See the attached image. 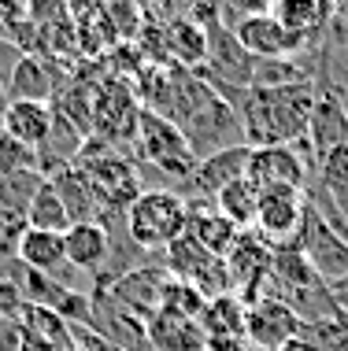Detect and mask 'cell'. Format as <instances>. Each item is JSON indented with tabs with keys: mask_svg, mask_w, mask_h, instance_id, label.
Here are the masks:
<instances>
[{
	"mask_svg": "<svg viewBox=\"0 0 348 351\" xmlns=\"http://www.w3.org/2000/svg\"><path fill=\"white\" fill-rule=\"evenodd\" d=\"M41 185H45L41 170H26V174L8 178V182H0V207L12 218H19V222H26V211H30V204H34Z\"/></svg>",
	"mask_w": 348,
	"mask_h": 351,
	"instance_id": "cell-27",
	"label": "cell"
},
{
	"mask_svg": "<svg viewBox=\"0 0 348 351\" xmlns=\"http://www.w3.org/2000/svg\"><path fill=\"white\" fill-rule=\"evenodd\" d=\"M244 318H248V307L237 292L219 300H208L200 315V329L208 340H244Z\"/></svg>",
	"mask_w": 348,
	"mask_h": 351,
	"instance_id": "cell-22",
	"label": "cell"
},
{
	"mask_svg": "<svg viewBox=\"0 0 348 351\" xmlns=\"http://www.w3.org/2000/svg\"><path fill=\"white\" fill-rule=\"evenodd\" d=\"M215 207H219V215H227L233 226L244 233L256 226V211H259V189L248 182V178H241V182L227 185L219 196H215Z\"/></svg>",
	"mask_w": 348,
	"mask_h": 351,
	"instance_id": "cell-25",
	"label": "cell"
},
{
	"mask_svg": "<svg viewBox=\"0 0 348 351\" xmlns=\"http://www.w3.org/2000/svg\"><path fill=\"white\" fill-rule=\"evenodd\" d=\"M26 170H41L37 167V152L19 145L15 137H8L4 130H0V182H8V178H15V174H26Z\"/></svg>",
	"mask_w": 348,
	"mask_h": 351,
	"instance_id": "cell-28",
	"label": "cell"
},
{
	"mask_svg": "<svg viewBox=\"0 0 348 351\" xmlns=\"http://www.w3.org/2000/svg\"><path fill=\"white\" fill-rule=\"evenodd\" d=\"M286 351H315L312 344H308V340H297V344H289Z\"/></svg>",
	"mask_w": 348,
	"mask_h": 351,
	"instance_id": "cell-32",
	"label": "cell"
},
{
	"mask_svg": "<svg viewBox=\"0 0 348 351\" xmlns=\"http://www.w3.org/2000/svg\"><path fill=\"white\" fill-rule=\"evenodd\" d=\"M52 104H30V100H12L8 104V115H4V134L8 137H15L19 145H26V148H41L45 141H49L52 134Z\"/></svg>",
	"mask_w": 348,
	"mask_h": 351,
	"instance_id": "cell-21",
	"label": "cell"
},
{
	"mask_svg": "<svg viewBox=\"0 0 348 351\" xmlns=\"http://www.w3.org/2000/svg\"><path fill=\"white\" fill-rule=\"evenodd\" d=\"M308 200L297 189H275V193H259V211H256V237L270 252L297 248L300 226H304Z\"/></svg>",
	"mask_w": 348,
	"mask_h": 351,
	"instance_id": "cell-7",
	"label": "cell"
},
{
	"mask_svg": "<svg viewBox=\"0 0 348 351\" xmlns=\"http://www.w3.org/2000/svg\"><path fill=\"white\" fill-rule=\"evenodd\" d=\"M222 100L237 111L241 134L248 148H275L300 145L308 137V122L318 97L315 82H289V85H252V89H230L211 85Z\"/></svg>",
	"mask_w": 348,
	"mask_h": 351,
	"instance_id": "cell-1",
	"label": "cell"
},
{
	"mask_svg": "<svg viewBox=\"0 0 348 351\" xmlns=\"http://www.w3.org/2000/svg\"><path fill=\"white\" fill-rule=\"evenodd\" d=\"M248 152H252L248 145H233V148H222V152H215V156L200 159L193 170V178H189V185H185V193H182V200H211L215 204V196H219L222 189L244 178Z\"/></svg>",
	"mask_w": 348,
	"mask_h": 351,
	"instance_id": "cell-14",
	"label": "cell"
},
{
	"mask_svg": "<svg viewBox=\"0 0 348 351\" xmlns=\"http://www.w3.org/2000/svg\"><path fill=\"white\" fill-rule=\"evenodd\" d=\"M26 348V329L19 318H0V351H23Z\"/></svg>",
	"mask_w": 348,
	"mask_h": 351,
	"instance_id": "cell-30",
	"label": "cell"
},
{
	"mask_svg": "<svg viewBox=\"0 0 348 351\" xmlns=\"http://www.w3.org/2000/svg\"><path fill=\"white\" fill-rule=\"evenodd\" d=\"M8 104H12V97H8V82H0V126H4V115H8Z\"/></svg>",
	"mask_w": 348,
	"mask_h": 351,
	"instance_id": "cell-31",
	"label": "cell"
},
{
	"mask_svg": "<svg viewBox=\"0 0 348 351\" xmlns=\"http://www.w3.org/2000/svg\"><path fill=\"white\" fill-rule=\"evenodd\" d=\"M208 37V56H204V71L200 78L208 85H230V89H252L256 82V60L241 49L237 34L222 23V12L215 23L204 26Z\"/></svg>",
	"mask_w": 348,
	"mask_h": 351,
	"instance_id": "cell-5",
	"label": "cell"
},
{
	"mask_svg": "<svg viewBox=\"0 0 348 351\" xmlns=\"http://www.w3.org/2000/svg\"><path fill=\"white\" fill-rule=\"evenodd\" d=\"M270 267H275V252L259 241L256 230H244L237 237V244L230 248V255H227V270H230L233 292L244 300V307H252V303L263 296Z\"/></svg>",
	"mask_w": 348,
	"mask_h": 351,
	"instance_id": "cell-10",
	"label": "cell"
},
{
	"mask_svg": "<svg viewBox=\"0 0 348 351\" xmlns=\"http://www.w3.org/2000/svg\"><path fill=\"white\" fill-rule=\"evenodd\" d=\"M15 259L23 263L26 270L41 274V278H52L60 285H71V278L78 270L67 263V241L63 233H41V230H23L19 237V248H15ZM74 289V285H71Z\"/></svg>",
	"mask_w": 348,
	"mask_h": 351,
	"instance_id": "cell-15",
	"label": "cell"
},
{
	"mask_svg": "<svg viewBox=\"0 0 348 351\" xmlns=\"http://www.w3.org/2000/svg\"><path fill=\"white\" fill-rule=\"evenodd\" d=\"M185 222H189V207L174 189H145L126 207L130 241L148 255H163L174 241H182Z\"/></svg>",
	"mask_w": 348,
	"mask_h": 351,
	"instance_id": "cell-2",
	"label": "cell"
},
{
	"mask_svg": "<svg viewBox=\"0 0 348 351\" xmlns=\"http://www.w3.org/2000/svg\"><path fill=\"white\" fill-rule=\"evenodd\" d=\"M185 207H189L185 237H189V241H196L204 252H211V255H219V259H227L230 248L237 244L241 230L230 222L227 215H219V207H215L211 200H185Z\"/></svg>",
	"mask_w": 348,
	"mask_h": 351,
	"instance_id": "cell-17",
	"label": "cell"
},
{
	"mask_svg": "<svg viewBox=\"0 0 348 351\" xmlns=\"http://www.w3.org/2000/svg\"><path fill=\"white\" fill-rule=\"evenodd\" d=\"M63 241H67V263L78 274H93V278L104 274L108 255H111V241H108V233H104L100 222L71 226V230L63 233Z\"/></svg>",
	"mask_w": 348,
	"mask_h": 351,
	"instance_id": "cell-19",
	"label": "cell"
},
{
	"mask_svg": "<svg viewBox=\"0 0 348 351\" xmlns=\"http://www.w3.org/2000/svg\"><path fill=\"white\" fill-rule=\"evenodd\" d=\"M49 182L56 185V193H60L63 207H67L71 226H78V222H97V218H100V200H97V193H93V185H89L74 167L60 170V174H52Z\"/></svg>",
	"mask_w": 348,
	"mask_h": 351,
	"instance_id": "cell-23",
	"label": "cell"
},
{
	"mask_svg": "<svg viewBox=\"0 0 348 351\" xmlns=\"http://www.w3.org/2000/svg\"><path fill=\"white\" fill-rule=\"evenodd\" d=\"M26 230H41V233H67L71 230V215H67V207H63L60 193H56V185L49 178L37 189L30 211H26Z\"/></svg>",
	"mask_w": 348,
	"mask_h": 351,
	"instance_id": "cell-26",
	"label": "cell"
},
{
	"mask_svg": "<svg viewBox=\"0 0 348 351\" xmlns=\"http://www.w3.org/2000/svg\"><path fill=\"white\" fill-rule=\"evenodd\" d=\"M304 141L312 148L315 163H323L326 156H334L337 148L348 145V104L341 97H334L330 89H318Z\"/></svg>",
	"mask_w": 348,
	"mask_h": 351,
	"instance_id": "cell-16",
	"label": "cell"
},
{
	"mask_svg": "<svg viewBox=\"0 0 348 351\" xmlns=\"http://www.w3.org/2000/svg\"><path fill=\"white\" fill-rule=\"evenodd\" d=\"M134 152L145 167H156V174L171 178L178 196L185 193L196 163H200V159L193 156V148H189V141H185L182 130H178L171 119L156 115V111H145V108H141V119H137Z\"/></svg>",
	"mask_w": 348,
	"mask_h": 351,
	"instance_id": "cell-3",
	"label": "cell"
},
{
	"mask_svg": "<svg viewBox=\"0 0 348 351\" xmlns=\"http://www.w3.org/2000/svg\"><path fill=\"white\" fill-rule=\"evenodd\" d=\"M163 267L171 270V278L193 285V289L200 292L204 300H219V296H230V292H233L227 259L204 252L196 241H189V237L174 241L171 248L163 252Z\"/></svg>",
	"mask_w": 348,
	"mask_h": 351,
	"instance_id": "cell-4",
	"label": "cell"
},
{
	"mask_svg": "<svg viewBox=\"0 0 348 351\" xmlns=\"http://www.w3.org/2000/svg\"><path fill=\"white\" fill-rule=\"evenodd\" d=\"M167 281H171V270L163 267V255H159V263H145V267L122 274L119 281L108 285V292L115 296L126 311H134L137 318H152L159 307H163V292H167Z\"/></svg>",
	"mask_w": 348,
	"mask_h": 351,
	"instance_id": "cell-13",
	"label": "cell"
},
{
	"mask_svg": "<svg viewBox=\"0 0 348 351\" xmlns=\"http://www.w3.org/2000/svg\"><path fill=\"white\" fill-rule=\"evenodd\" d=\"M89 307H93V318H89L93 333H100L122 351H152L145 318H137L134 311H126L108 289H93L89 292Z\"/></svg>",
	"mask_w": 348,
	"mask_h": 351,
	"instance_id": "cell-9",
	"label": "cell"
},
{
	"mask_svg": "<svg viewBox=\"0 0 348 351\" xmlns=\"http://www.w3.org/2000/svg\"><path fill=\"white\" fill-rule=\"evenodd\" d=\"M71 333H74V351H122L100 333H93L89 326H71Z\"/></svg>",
	"mask_w": 348,
	"mask_h": 351,
	"instance_id": "cell-29",
	"label": "cell"
},
{
	"mask_svg": "<svg viewBox=\"0 0 348 351\" xmlns=\"http://www.w3.org/2000/svg\"><path fill=\"white\" fill-rule=\"evenodd\" d=\"M163 37H167V52H171L185 71L204 67V56H208V37H204V30L193 23L189 15H178L174 23H167L163 26Z\"/></svg>",
	"mask_w": 348,
	"mask_h": 351,
	"instance_id": "cell-24",
	"label": "cell"
},
{
	"mask_svg": "<svg viewBox=\"0 0 348 351\" xmlns=\"http://www.w3.org/2000/svg\"><path fill=\"white\" fill-rule=\"evenodd\" d=\"M297 252L312 263V270L330 285V289H334V285H341V281H348V241L315 211V207H308V211H304V226H300Z\"/></svg>",
	"mask_w": 348,
	"mask_h": 351,
	"instance_id": "cell-6",
	"label": "cell"
},
{
	"mask_svg": "<svg viewBox=\"0 0 348 351\" xmlns=\"http://www.w3.org/2000/svg\"><path fill=\"white\" fill-rule=\"evenodd\" d=\"M244 178L259 189V193H275V189H297L304 193L308 185V163L297 145H275V148H252Z\"/></svg>",
	"mask_w": 348,
	"mask_h": 351,
	"instance_id": "cell-8",
	"label": "cell"
},
{
	"mask_svg": "<svg viewBox=\"0 0 348 351\" xmlns=\"http://www.w3.org/2000/svg\"><path fill=\"white\" fill-rule=\"evenodd\" d=\"M145 326H148L152 351H204L208 348V337H204L196 318L174 315V311H156Z\"/></svg>",
	"mask_w": 348,
	"mask_h": 351,
	"instance_id": "cell-18",
	"label": "cell"
},
{
	"mask_svg": "<svg viewBox=\"0 0 348 351\" xmlns=\"http://www.w3.org/2000/svg\"><path fill=\"white\" fill-rule=\"evenodd\" d=\"M56 71L41 56H19L12 78H8V97L12 100H30V104H52L56 97Z\"/></svg>",
	"mask_w": 348,
	"mask_h": 351,
	"instance_id": "cell-20",
	"label": "cell"
},
{
	"mask_svg": "<svg viewBox=\"0 0 348 351\" xmlns=\"http://www.w3.org/2000/svg\"><path fill=\"white\" fill-rule=\"evenodd\" d=\"M233 34H237L241 49L248 52L252 60H293V56L312 49L300 34L286 30L270 12H256V15L241 19V23L233 26Z\"/></svg>",
	"mask_w": 348,
	"mask_h": 351,
	"instance_id": "cell-11",
	"label": "cell"
},
{
	"mask_svg": "<svg viewBox=\"0 0 348 351\" xmlns=\"http://www.w3.org/2000/svg\"><path fill=\"white\" fill-rule=\"evenodd\" d=\"M244 340L259 351H286L289 344L304 340V322H300L286 303L256 300L244 318Z\"/></svg>",
	"mask_w": 348,
	"mask_h": 351,
	"instance_id": "cell-12",
	"label": "cell"
}]
</instances>
